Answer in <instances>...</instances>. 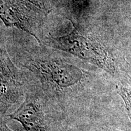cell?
Masks as SVG:
<instances>
[{
  "mask_svg": "<svg viewBox=\"0 0 131 131\" xmlns=\"http://www.w3.org/2000/svg\"><path fill=\"white\" fill-rule=\"evenodd\" d=\"M27 68L40 78L44 90L50 96L64 94L77 84L82 77L79 69L61 60H33Z\"/></svg>",
  "mask_w": 131,
  "mask_h": 131,
  "instance_id": "6da1fadb",
  "label": "cell"
},
{
  "mask_svg": "<svg viewBox=\"0 0 131 131\" xmlns=\"http://www.w3.org/2000/svg\"><path fill=\"white\" fill-rule=\"evenodd\" d=\"M49 46L88 60L106 70L112 69V63L106 52L97 42L78 33L76 28L70 34L60 37H51L47 42Z\"/></svg>",
  "mask_w": 131,
  "mask_h": 131,
  "instance_id": "7a4b0ae2",
  "label": "cell"
},
{
  "mask_svg": "<svg viewBox=\"0 0 131 131\" xmlns=\"http://www.w3.org/2000/svg\"><path fill=\"white\" fill-rule=\"evenodd\" d=\"M24 94L23 75L11 61L4 43H0V124L6 112Z\"/></svg>",
  "mask_w": 131,
  "mask_h": 131,
  "instance_id": "3957f363",
  "label": "cell"
},
{
  "mask_svg": "<svg viewBox=\"0 0 131 131\" xmlns=\"http://www.w3.org/2000/svg\"><path fill=\"white\" fill-rule=\"evenodd\" d=\"M42 95L29 92L18 109L9 116L22 124L26 131H55Z\"/></svg>",
  "mask_w": 131,
  "mask_h": 131,
  "instance_id": "277c9868",
  "label": "cell"
},
{
  "mask_svg": "<svg viewBox=\"0 0 131 131\" xmlns=\"http://www.w3.org/2000/svg\"><path fill=\"white\" fill-rule=\"evenodd\" d=\"M0 19L7 27H15L34 36L33 26L15 0H0Z\"/></svg>",
  "mask_w": 131,
  "mask_h": 131,
  "instance_id": "5b68a950",
  "label": "cell"
},
{
  "mask_svg": "<svg viewBox=\"0 0 131 131\" xmlns=\"http://www.w3.org/2000/svg\"><path fill=\"white\" fill-rule=\"evenodd\" d=\"M118 93L124 101L126 109L131 122V89L120 87L118 90Z\"/></svg>",
  "mask_w": 131,
  "mask_h": 131,
  "instance_id": "8992f818",
  "label": "cell"
},
{
  "mask_svg": "<svg viewBox=\"0 0 131 131\" xmlns=\"http://www.w3.org/2000/svg\"><path fill=\"white\" fill-rule=\"evenodd\" d=\"M0 131H14L8 126L6 123L3 121L0 124Z\"/></svg>",
  "mask_w": 131,
  "mask_h": 131,
  "instance_id": "52a82bcc",
  "label": "cell"
}]
</instances>
